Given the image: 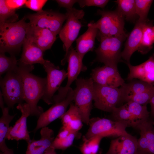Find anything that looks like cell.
Wrapping results in <instances>:
<instances>
[{"mask_svg":"<svg viewBox=\"0 0 154 154\" xmlns=\"http://www.w3.org/2000/svg\"><path fill=\"white\" fill-rule=\"evenodd\" d=\"M34 68V66L18 62V70L22 79L24 100L29 106L31 116L38 118L43 112V108L37 106L44 94L46 78L35 76L31 73Z\"/></svg>","mask_w":154,"mask_h":154,"instance_id":"cell-1","label":"cell"},{"mask_svg":"<svg viewBox=\"0 0 154 154\" xmlns=\"http://www.w3.org/2000/svg\"><path fill=\"white\" fill-rule=\"evenodd\" d=\"M26 20L24 17L15 23H0V52L15 55L20 51L29 25Z\"/></svg>","mask_w":154,"mask_h":154,"instance_id":"cell-2","label":"cell"},{"mask_svg":"<svg viewBox=\"0 0 154 154\" xmlns=\"http://www.w3.org/2000/svg\"><path fill=\"white\" fill-rule=\"evenodd\" d=\"M127 36L126 33L117 36H99L100 43L95 50L96 55L95 61L117 68V64L121 58L122 45Z\"/></svg>","mask_w":154,"mask_h":154,"instance_id":"cell-3","label":"cell"},{"mask_svg":"<svg viewBox=\"0 0 154 154\" xmlns=\"http://www.w3.org/2000/svg\"><path fill=\"white\" fill-rule=\"evenodd\" d=\"M94 81L91 77L77 78L74 90V100L78 108L83 123L89 125L93 100Z\"/></svg>","mask_w":154,"mask_h":154,"instance_id":"cell-4","label":"cell"},{"mask_svg":"<svg viewBox=\"0 0 154 154\" xmlns=\"http://www.w3.org/2000/svg\"><path fill=\"white\" fill-rule=\"evenodd\" d=\"M0 86L4 102L9 109L24 101L23 83L18 68L1 78Z\"/></svg>","mask_w":154,"mask_h":154,"instance_id":"cell-5","label":"cell"},{"mask_svg":"<svg viewBox=\"0 0 154 154\" xmlns=\"http://www.w3.org/2000/svg\"><path fill=\"white\" fill-rule=\"evenodd\" d=\"M97 14L101 16L100 19L95 23H90L99 31V36H117L125 33V18L117 9L112 11L98 9Z\"/></svg>","mask_w":154,"mask_h":154,"instance_id":"cell-6","label":"cell"},{"mask_svg":"<svg viewBox=\"0 0 154 154\" xmlns=\"http://www.w3.org/2000/svg\"><path fill=\"white\" fill-rule=\"evenodd\" d=\"M66 23L62 28L59 33V37L63 43L65 51L64 58L61 61L64 65L66 62V59L69 50L72 44L77 37L82 25L79 20L84 17V12L82 10H78L72 8L66 9Z\"/></svg>","mask_w":154,"mask_h":154,"instance_id":"cell-7","label":"cell"},{"mask_svg":"<svg viewBox=\"0 0 154 154\" xmlns=\"http://www.w3.org/2000/svg\"><path fill=\"white\" fill-rule=\"evenodd\" d=\"M89 127L84 137L89 139L96 135L103 137L110 136L118 137L127 133L128 127L125 123L105 118H97L90 119Z\"/></svg>","mask_w":154,"mask_h":154,"instance_id":"cell-8","label":"cell"},{"mask_svg":"<svg viewBox=\"0 0 154 154\" xmlns=\"http://www.w3.org/2000/svg\"><path fill=\"white\" fill-rule=\"evenodd\" d=\"M94 107L101 110L112 112L122 102L119 88L105 86L94 82L93 86Z\"/></svg>","mask_w":154,"mask_h":154,"instance_id":"cell-9","label":"cell"},{"mask_svg":"<svg viewBox=\"0 0 154 154\" xmlns=\"http://www.w3.org/2000/svg\"><path fill=\"white\" fill-rule=\"evenodd\" d=\"M66 60L68 62L67 82L65 86L60 87L58 90V94L53 96V104L61 102L65 99L71 84L76 80L81 72L84 71L87 69V67L83 64L82 60L72 46L69 50Z\"/></svg>","mask_w":154,"mask_h":154,"instance_id":"cell-10","label":"cell"},{"mask_svg":"<svg viewBox=\"0 0 154 154\" xmlns=\"http://www.w3.org/2000/svg\"><path fill=\"white\" fill-rule=\"evenodd\" d=\"M30 24L39 27L48 29L56 35L59 34L62 24L66 19V14L52 10H43L29 14L24 17Z\"/></svg>","mask_w":154,"mask_h":154,"instance_id":"cell-11","label":"cell"},{"mask_svg":"<svg viewBox=\"0 0 154 154\" xmlns=\"http://www.w3.org/2000/svg\"><path fill=\"white\" fill-rule=\"evenodd\" d=\"M43 68L47 74L46 83L41 98L48 105L53 104V97L63 81L67 78V73L64 69L60 70L49 60H45Z\"/></svg>","mask_w":154,"mask_h":154,"instance_id":"cell-12","label":"cell"},{"mask_svg":"<svg viewBox=\"0 0 154 154\" xmlns=\"http://www.w3.org/2000/svg\"><path fill=\"white\" fill-rule=\"evenodd\" d=\"M73 100L74 90L70 88L65 99L61 102L53 104L49 109L40 114L38 118L36 126L32 132L35 133L39 129L47 127L52 122L60 118Z\"/></svg>","mask_w":154,"mask_h":154,"instance_id":"cell-13","label":"cell"},{"mask_svg":"<svg viewBox=\"0 0 154 154\" xmlns=\"http://www.w3.org/2000/svg\"><path fill=\"white\" fill-rule=\"evenodd\" d=\"M16 108L21 112V116L13 126L10 127L7 139L17 141L24 140L28 143L31 140L27 125V118L31 115L30 108L25 103L18 104Z\"/></svg>","mask_w":154,"mask_h":154,"instance_id":"cell-14","label":"cell"},{"mask_svg":"<svg viewBox=\"0 0 154 154\" xmlns=\"http://www.w3.org/2000/svg\"><path fill=\"white\" fill-rule=\"evenodd\" d=\"M91 76L94 82L109 87L118 88L125 83L117 68L105 65L92 70Z\"/></svg>","mask_w":154,"mask_h":154,"instance_id":"cell-15","label":"cell"},{"mask_svg":"<svg viewBox=\"0 0 154 154\" xmlns=\"http://www.w3.org/2000/svg\"><path fill=\"white\" fill-rule=\"evenodd\" d=\"M56 36L48 29L34 26L29 23L26 38L44 52L51 48L56 40Z\"/></svg>","mask_w":154,"mask_h":154,"instance_id":"cell-16","label":"cell"},{"mask_svg":"<svg viewBox=\"0 0 154 154\" xmlns=\"http://www.w3.org/2000/svg\"><path fill=\"white\" fill-rule=\"evenodd\" d=\"M154 120L150 118L138 126L140 136L137 139V154H154Z\"/></svg>","mask_w":154,"mask_h":154,"instance_id":"cell-17","label":"cell"},{"mask_svg":"<svg viewBox=\"0 0 154 154\" xmlns=\"http://www.w3.org/2000/svg\"><path fill=\"white\" fill-rule=\"evenodd\" d=\"M129 72L127 80H138L153 84L154 83V53L142 63L137 66L127 63Z\"/></svg>","mask_w":154,"mask_h":154,"instance_id":"cell-18","label":"cell"},{"mask_svg":"<svg viewBox=\"0 0 154 154\" xmlns=\"http://www.w3.org/2000/svg\"><path fill=\"white\" fill-rule=\"evenodd\" d=\"M137 139L128 133L112 140L105 154H136Z\"/></svg>","mask_w":154,"mask_h":154,"instance_id":"cell-19","label":"cell"},{"mask_svg":"<svg viewBox=\"0 0 154 154\" xmlns=\"http://www.w3.org/2000/svg\"><path fill=\"white\" fill-rule=\"evenodd\" d=\"M143 21L138 20L135 25L127 36L124 48L121 52V57L129 63L131 56L133 53L138 50L141 41L144 26L147 22Z\"/></svg>","mask_w":154,"mask_h":154,"instance_id":"cell-20","label":"cell"},{"mask_svg":"<svg viewBox=\"0 0 154 154\" xmlns=\"http://www.w3.org/2000/svg\"><path fill=\"white\" fill-rule=\"evenodd\" d=\"M41 137L38 140L31 139L27 143L25 154H44L51 147L54 139L53 131L47 127L41 129Z\"/></svg>","mask_w":154,"mask_h":154,"instance_id":"cell-21","label":"cell"},{"mask_svg":"<svg viewBox=\"0 0 154 154\" xmlns=\"http://www.w3.org/2000/svg\"><path fill=\"white\" fill-rule=\"evenodd\" d=\"M88 26L86 31L76 40V50L82 60L88 52L93 51L95 38L98 33V29L93 27L90 22Z\"/></svg>","mask_w":154,"mask_h":154,"instance_id":"cell-22","label":"cell"},{"mask_svg":"<svg viewBox=\"0 0 154 154\" xmlns=\"http://www.w3.org/2000/svg\"><path fill=\"white\" fill-rule=\"evenodd\" d=\"M23 46V52L19 61L27 65L43 64L45 60L43 57L44 52L40 48L26 37Z\"/></svg>","mask_w":154,"mask_h":154,"instance_id":"cell-23","label":"cell"},{"mask_svg":"<svg viewBox=\"0 0 154 154\" xmlns=\"http://www.w3.org/2000/svg\"><path fill=\"white\" fill-rule=\"evenodd\" d=\"M154 87L153 84L136 79H133L128 83H125L119 88L122 102H125L129 97L147 91Z\"/></svg>","mask_w":154,"mask_h":154,"instance_id":"cell-24","label":"cell"},{"mask_svg":"<svg viewBox=\"0 0 154 154\" xmlns=\"http://www.w3.org/2000/svg\"><path fill=\"white\" fill-rule=\"evenodd\" d=\"M1 109L2 115L0 118V150L4 152L9 148L6 143L7 136L9 128V124L15 116L9 113V109L4 107Z\"/></svg>","mask_w":154,"mask_h":154,"instance_id":"cell-25","label":"cell"},{"mask_svg":"<svg viewBox=\"0 0 154 154\" xmlns=\"http://www.w3.org/2000/svg\"><path fill=\"white\" fill-rule=\"evenodd\" d=\"M125 104L137 124V129L140 125L150 118V113L147 110V105H142L131 101L127 102Z\"/></svg>","mask_w":154,"mask_h":154,"instance_id":"cell-26","label":"cell"},{"mask_svg":"<svg viewBox=\"0 0 154 154\" xmlns=\"http://www.w3.org/2000/svg\"><path fill=\"white\" fill-rule=\"evenodd\" d=\"M152 24L149 21L145 24L143 30L142 35L138 51L143 54H145L152 48L154 43V37Z\"/></svg>","mask_w":154,"mask_h":154,"instance_id":"cell-27","label":"cell"},{"mask_svg":"<svg viewBox=\"0 0 154 154\" xmlns=\"http://www.w3.org/2000/svg\"><path fill=\"white\" fill-rule=\"evenodd\" d=\"M111 113L114 120L124 123L128 127L137 129V124L128 110L125 104L115 108Z\"/></svg>","mask_w":154,"mask_h":154,"instance_id":"cell-28","label":"cell"},{"mask_svg":"<svg viewBox=\"0 0 154 154\" xmlns=\"http://www.w3.org/2000/svg\"><path fill=\"white\" fill-rule=\"evenodd\" d=\"M116 2L117 5V9L126 19L132 20L137 15L135 0H117Z\"/></svg>","mask_w":154,"mask_h":154,"instance_id":"cell-29","label":"cell"},{"mask_svg":"<svg viewBox=\"0 0 154 154\" xmlns=\"http://www.w3.org/2000/svg\"><path fill=\"white\" fill-rule=\"evenodd\" d=\"M103 138L100 135H96L89 139L84 137L83 142L80 147L82 154H97L100 142Z\"/></svg>","mask_w":154,"mask_h":154,"instance_id":"cell-30","label":"cell"},{"mask_svg":"<svg viewBox=\"0 0 154 154\" xmlns=\"http://www.w3.org/2000/svg\"><path fill=\"white\" fill-rule=\"evenodd\" d=\"M19 19L15 10L9 8L6 5L5 0H0V23L16 22Z\"/></svg>","mask_w":154,"mask_h":154,"instance_id":"cell-31","label":"cell"},{"mask_svg":"<svg viewBox=\"0 0 154 154\" xmlns=\"http://www.w3.org/2000/svg\"><path fill=\"white\" fill-rule=\"evenodd\" d=\"M18 61L15 55L9 57L5 55V53H0V75L8 72L17 69Z\"/></svg>","mask_w":154,"mask_h":154,"instance_id":"cell-32","label":"cell"},{"mask_svg":"<svg viewBox=\"0 0 154 154\" xmlns=\"http://www.w3.org/2000/svg\"><path fill=\"white\" fill-rule=\"evenodd\" d=\"M153 1L152 0H135L136 13L139 17V20L146 21L149 20L147 15Z\"/></svg>","mask_w":154,"mask_h":154,"instance_id":"cell-33","label":"cell"},{"mask_svg":"<svg viewBox=\"0 0 154 154\" xmlns=\"http://www.w3.org/2000/svg\"><path fill=\"white\" fill-rule=\"evenodd\" d=\"M154 95V87L144 92L133 95L126 100V102L130 101L135 102L143 105L149 103L150 100Z\"/></svg>","mask_w":154,"mask_h":154,"instance_id":"cell-34","label":"cell"},{"mask_svg":"<svg viewBox=\"0 0 154 154\" xmlns=\"http://www.w3.org/2000/svg\"><path fill=\"white\" fill-rule=\"evenodd\" d=\"M77 133L72 132L68 136L64 139H60L56 137L51 146L55 149L65 150L72 144Z\"/></svg>","mask_w":154,"mask_h":154,"instance_id":"cell-35","label":"cell"},{"mask_svg":"<svg viewBox=\"0 0 154 154\" xmlns=\"http://www.w3.org/2000/svg\"><path fill=\"white\" fill-rule=\"evenodd\" d=\"M79 114H80L77 107L72 103L68 110L60 118L61 119L62 127L66 126L73 118Z\"/></svg>","mask_w":154,"mask_h":154,"instance_id":"cell-36","label":"cell"},{"mask_svg":"<svg viewBox=\"0 0 154 154\" xmlns=\"http://www.w3.org/2000/svg\"><path fill=\"white\" fill-rule=\"evenodd\" d=\"M109 1L108 0H78L80 7L94 6L104 8Z\"/></svg>","mask_w":154,"mask_h":154,"instance_id":"cell-37","label":"cell"},{"mask_svg":"<svg viewBox=\"0 0 154 154\" xmlns=\"http://www.w3.org/2000/svg\"><path fill=\"white\" fill-rule=\"evenodd\" d=\"M83 123L80 115L79 114L76 116L65 127L70 131L73 132L78 133L82 128Z\"/></svg>","mask_w":154,"mask_h":154,"instance_id":"cell-38","label":"cell"},{"mask_svg":"<svg viewBox=\"0 0 154 154\" xmlns=\"http://www.w3.org/2000/svg\"><path fill=\"white\" fill-rule=\"evenodd\" d=\"M47 1L46 0H27L25 5L31 10L38 12L42 10L43 7Z\"/></svg>","mask_w":154,"mask_h":154,"instance_id":"cell-39","label":"cell"},{"mask_svg":"<svg viewBox=\"0 0 154 154\" xmlns=\"http://www.w3.org/2000/svg\"><path fill=\"white\" fill-rule=\"evenodd\" d=\"M26 1V0H5V2L9 8L16 10L25 5Z\"/></svg>","mask_w":154,"mask_h":154,"instance_id":"cell-40","label":"cell"},{"mask_svg":"<svg viewBox=\"0 0 154 154\" xmlns=\"http://www.w3.org/2000/svg\"><path fill=\"white\" fill-rule=\"evenodd\" d=\"M56 1L60 7L65 8L66 9H70L73 8V6L75 3H78V0H56Z\"/></svg>","mask_w":154,"mask_h":154,"instance_id":"cell-41","label":"cell"},{"mask_svg":"<svg viewBox=\"0 0 154 154\" xmlns=\"http://www.w3.org/2000/svg\"><path fill=\"white\" fill-rule=\"evenodd\" d=\"M72 132L68 129L62 127L56 137L60 139H64L68 136Z\"/></svg>","mask_w":154,"mask_h":154,"instance_id":"cell-42","label":"cell"},{"mask_svg":"<svg viewBox=\"0 0 154 154\" xmlns=\"http://www.w3.org/2000/svg\"><path fill=\"white\" fill-rule=\"evenodd\" d=\"M149 103L151 106V111L150 113V118H154V95L151 98Z\"/></svg>","mask_w":154,"mask_h":154,"instance_id":"cell-43","label":"cell"},{"mask_svg":"<svg viewBox=\"0 0 154 154\" xmlns=\"http://www.w3.org/2000/svg\"><path fill=\"white\" fill-rule=\"evenodd\" d=\"M55 150L51 146L46 150L44 154H57L55 151Z\"/></svg>","mask_w":154,"mask_h":154,"instance_id":"cell-44","label":"cell"},{"mask_svg":"<svg viewBox=\"0 0 154 154\" xmlns=\"http://www.w3.org/2000/svg\"><path fill=\"white\" fill-rule=\"evenodd\" d=\"M4 101L1 92L0 93V106L1 109L5 107L4 106Z\"/></svg>","mask_w":154,"mask_h":154,"instance_id":"cell-45","label":"cell"},{"mask_svg":"<svg viewBox=\"0 0 154 154\" xmlns=\"http://www.w3.org/2000/svg\"><path fill=\"white\" fill-rule=\"evenodd\" d=\"M0 154H14L13 150L12 149L9 148L4 152H1Z\"/></svg>","mask_w":154,"mask_h":154,"instance_id":"cell-46","label":"cell"},{"mask_svg":"<svg viewBox=\"0 0 154 154\" xmlns=\"http://www.w3.org/2000/svg\"><path fill=\"white\" fill-rule=\"evenodd\" d=\"M152 29H153V35H154V26L153 27Z\"/></svg>","mask_w":154,"mask_h":154,"instance_id":"cell-47","label":"cell"},{"mask_svg":"<svg viewBox=\"0 0 154 154\" xmlns=\"http://www.w3.org/2000/svg\"><path fill=\"white\" fill-rule=\"evenodd\" d=\"M136 154H137V153H136Z\"/></svg>","mask_w":154,"mask_h":154,"instance_id":"cell-48","label":"cell"}]
</instances>
